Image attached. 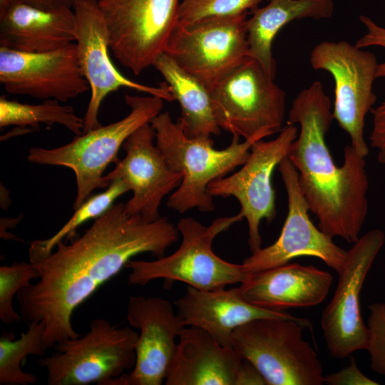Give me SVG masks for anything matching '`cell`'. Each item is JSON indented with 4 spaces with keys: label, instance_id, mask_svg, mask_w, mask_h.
I'll use <instances>...</instances> for the list:
<instances>
[{
    "label": "cell",
    "instance_id": "6da1fadb",
    "mask_svg": "<svg viewBox=\"0 0 385 385\" xmlns=\"http://www.w3.org/2000/svg\"><path fill=\"white\" fill-rule=\"evenodd\" d=\"M179 234L166 217L148 222L129 213L125 203L113 204L81 237L61 241L49 255L30 262L38 278L16 295L22 320L45 322L48 349L79 337L71 323L74 310L132 257L145 252L163 257Z\"/></svg>",
    "mask_w": 385,
    "mask_h": 385
},
{
    "label": "cell",
    "instance_id": "7a4b0ae2",
    "mask_svg": "<svg viewBox=\"0 0 385 385\" xmlns=\"http://www.w3.org/2000/svg\"><path fill=\"white\" fill-rule=\"evenodd\" d=\"M330 99L314 81L294 99L287 124L299 125L288 158L298 173L299 188L318 227L331 237L354 243L368 211V176L364 158L351 144L338 167L326 143L334 120Z\"/></svg>",
    "mask_w": 385,
    "mask_h": 385
},
{
    "label": "cell",
    "instance_id": "3957f363",
    "mask_svg": "<svg viewBox=\"0 0 385 385\" xmlns=\"http://www.w3.org/2000/svg\"><path fill=\"white\" fill-rule=\"evenodd\" d=\"M150 123L155 132L156 145L167 165L183 174L180 185L169 197L167 206L180 213L194 208L205 212L214 211L208 185L242 165L256 141L240 142V138L233 136L227 147L215 149L212 138L187 136L168 111L160 113Z\"/></svg>",
    "mask_w": 385,
    "mask_h": 385
},
{
    "label": "cell",
    "instance_id": "277c9868",
    "mask_svg": "<svg viewBox=\"0 0 385 385\" xmlns=\"http://www.w3.org/2000/svg\"><path fill=\"white\" fill-rule=\"evenodd\" d=\"M130 113L121 120L76 135L60 147L46 149L33 147L29 161L40 164L64 166L75 174L76 196L73 208L77 209L97 188H108L103 172L111 163H116L118 153L125 140L137 129L150 120L163 108V101L154 96H125Z\"/></svg>",
    "mask_w": 385,
    "mask_h": 385
},
{
    "label": "cell",
    "instance_id": "5b68a950",
    "mask_svg": "<svg viewBox=\"0 0 385 385\" xmlns=\"http://www.w3.org/2000/svg\"><path fill=\"white\" fill-rule=\"evenodd\" d=\"M242 220L237 214L218 217L207 226L191 217L180 219L176 225L182 242L177 250L155 261L130 260L125 266L131 270L128 284L143 286L163 279L168 282H183L202 290H214L242 283L250 274L242 264L222 260L212 248L219 234Z\"/></svg>",
    "mask_w": 385,
    "mask_h": 385
},
{
    "label": "cell",
    "instance_id": "8992f818",
    "mask_svg": "<svg viewBox=\"0 0 385 385\" xmlns=\"http://www.w3.org/2000/svg\"><path fill=\"white\" fill-rule=\"evenodd\" d=\"M305 327L279 318H260L236 328L231 346L252 364L267 385H322V363L303 339Z\"/></svg>",
    "mask_w": 385,
    "mask_h": 385
},
{
    "label": "cell",
    "instance_id": "52a82bcc",
    "mask_svg": "<svg viewBox=\"0 0 385 385\" xmlns=\"http://www.w3.org/2000/svg\"><path fill=\"white\" fill-rule=\"evenodd\" d=\"M218 125L233 136L260 140L280 132L285 92L251 57L210 89Z\"/></svg>",
    "mask_w": 385,
    "mask_h": 385
},
{
    "label": "cell",
    "instance_id": "ba28073f",
    "mask_svg": "<svg viewBox=\"0 0 385 385\" xmlns=\"http://www.w3.org/2000/svg\"><path fill=\"white\" fill-rule=\"evenodd\" d=\"M89 327L86 335L58 342L56 352L38 361L48 385H103L134 367L138 332L103 319L92 320Z\"/></svg>",
    "mask_w": 385,
    "mask_h": 385
},
{
    "label": "cell",
    "instance_id": "9c48e42d",
    "mask_svg": "<svg viewBox=\"0 0 385 385\" xmlns=\"http://www.w3.org/2000/svg\"><path fill=\"white\" fill-rule=\"evenodd\" d=\"M309 61L314 70L332 76L334 119L349 135L357 153L365 158L369 152L364 135L365 118L376 101L373 91L379 64L376 56L344 41H324L312 49Z\"/></svg>",
    "mask_w": 385,
    "mask_h": 385
},
{
    "label": "cell",
    "instance_id": "30bf717a",
    "mask_svg": "<svg viewBox=\"0 0 385 385\" xmlns=\"http://www.w3.org/2000/svg\"><path fill=\"white\" fill-rule=\"evenodd\" d=\"M179 0H98L113 56L135 75L153 66L178 24Z\"/></svg>",
    "mask_w": 385,
    "mask_h": 385
},
{
    "label": "cell",
    "instance_id": "8fae6325",
    "mask_svg": "<svg viewBox=\"0 0 385 385\" xmlns=\"http://www.w3.org/2000/svg\"><path fill=\"white\" fill-rule=\"evenodd\" d=\"M247 14L177 25L165 53L210 89L249 56Z\"/></svg>",
    "mask_w": 385,
    "mask_h": 385
},
{
    "label": "cell",
    "instance_id": "7c38bea8",
    "mask_svg": "<svg viewBox=\"0 0 385 385\" xmlns=\"http://www.w3.org/2000/svg\"><path fill=\"white\" fill-rule=\"evenodd\" d=\"M299 133L295 125L287 124L273 140L255 142L242 167L235 173L210 183L212 197H234L240 205L237 213L248 225V245L251 253L262 248L260 224L275 217V194L272 184L273 172L287 157Z\"/></svg>",
    "mask_w": 385,
    "mask_h": 385
},
{
    "label": "cell",
    "instance_id": "4fadbf2b",
    "mask_svg": "<svg viewBox=\"0 0 385 385\" xmlns=\"http://www.w3.org/2000/svg\"><path fill=\"white\" fill-rule=\"evenodd\" d=\"M286 189L288 212L277 240L247 257L242 265L248 273H254L289 263L298 257H314L322 260L340 274L349 260L348 250L337 246L332 237L315 227L298 183V173L288 157L278 165Z\"/></svg>",
    "mask_w": 385,
    "mask_h": 385
},
{
    "label": "cell",
    "instance_id": "5bb4252c",
    "mask_svg": "<svg viewBox=\"0 0 385 385\" xmlns=\"http://www.w3.org/2000/svg\"><path fill=\"white\" fill-rule=\"evenodd\" d=\"M73 10L76 22V45L82 73L89 84L91 98L83 118V133L101 126L98 112L103 99L121 88L133 89L162 98L175 101L168 83L151 86L133 81L115 68L109 55V33L98 0H75Z\"/></svg>",
    "mask_w": 385,
    "mask_h": 385
},
{
    "label": "cell",
    "instance_id": "9a60e30c",
    "mask_svg": "<svg viewBox=\"0 0 385 385\" xmlns=\"http://www.w3.org/2000/svg\"><path fill=\"white\" fill-rule=\"evenodd\" d=\"M384 242V232L373 229L360 237L348 250L346 267L339 274L334 295L321 317L327 348L334 358L342 359L356 351L366 349L369 332L361 314L360 293Z\"/></svg>",
    "mask_w": 385,
    "mask_h": 385
},
{
    "label": "cell",
    "instance_id": "2e32d148",
    "mask_svg": "<svg viewBox=\"0 0 385 385\" xmlns=\"http://www.w3.org/2000/svg\"><path fill=\"white\" fill-rule=\"evenodd\" d=\"M0 83L11 94L63 103L90 88L79 66L75 43L43 53L0 47Z\"/></svg>",
    "mask_w": 385,
    "mask_h": 385
},
{
    "label": "cell",
    "instance_id": "e0dca14e",
    "mask_svg": "<svg viewBox=\"0 0 385 385\" xmlns=\"http://www.w3.org/2000/svg\"><path fill=\"white\" fill-rule=\"evenodd\" d=\"M126 318L131 327L140 330L135 366L129 374L103 385L162 384L176 350L175 339L185 327L172 304L158 297H130Z\"/></svg>",
    "mask_w": 385,
    "mask_h": 385
},
{
    "label": "cell",
    "instance_id": "ac0fdd59",
    "mask_svg": "<svg viewBox=\"0 0 385 385\" xmlns=\"http://www.w3.org/2000/svg\"><path fill=\"white\" fill-rule=\"evenodd\" d=\"M155 132L150 123L133 132L123 143L125 156L105 175L111 184L123 181L132 191L125 203L128 212L139 215L148 222L160 215L159 207L163 198L180 185L183 174L171 170L154 143Z\"/></svg>",
    "mask_w": 385,
    "mask_h": 385
},
{
    "label": "cell",
    "instance_id": "d6986e66",
    "mask_svg": "<svg viewBox=\"0 0 385 385\" xmlns=\"http://www.w3.org/2000/svg\"><path fill=\"white\" fill-rule=\"evenodd\" d=\"M174 304L185 327H199L225 346H231L232 334L236 328L257 319H292L305 328L311 329L312 326L307 319L248 302L241 297L237 287L202 290L188 285L185 293Z\"/></svg>",
    "mask_w": 385,
    "mask_h": 385
},
{
    "label": "cell",
    "instance_id": "ffe728a7",
    "mask_svg": "<svg viewBox=\"0 0 385 385\" xmlns=\"http://www.w3.org/2000/svg\"><path fill=\"white\" fill-rule=\"evenodd\" d=\"M332 275L312 265H285L251 273L237 287L241 297L256 306L277 311L321 304Z\"/></svg>",
    "mask_w": 385,
    "mask_h": 385
},
{
    "label": "cell",
    "instance_id": "44dd1931",
    "mask_svg": "<svg viewBox=\"0 0 385 385\" xmlns=\"http://www.w3.org/2000/svg\"><path fill=\"white\" fill-rule=\"evenodd\" d=\"M169 365L166 385H240L244 360L205 330L184 328Z\"/></svg>",
    "mask_w": 385,
    "mask_h": 385
},
{
    "label": "cell",
    "instance_id": "7402d4cb",
    "mask_svg": "<svg viewBox=\"0 0 385 385\" xmlns=\"http://www.w3.org/2000/svg\"><path fill=\"white\" fill-rule=\"evenodd\" d=\"M76 39L70 8L43 9L19 0L0 14V47L43 53L60 49Z\"/></svg>",
    "mask_w": 385,
    "mask_h": 385
},
{
    "label": "cell",
    "instance_id": "603a6c76",
    "mask_svg": "<svg viewBox=\"0 0 385 385\" xmlns=\"http://www.w3.org/2000/svg\"><path fill=\"white\" fill-rule=\"evenodd\" d=\"M333 11L332 0H269L265 6L252 11L251 17L246 20L249 56L274 78L276 62L272 46L282 28L301 19H327Z\"/></svg>",
    "mask_w": 385,
    "mask_h": 385
},
{
    "label": "cell",
    "instance_id": "cb8c5ba5",
    "mask_svg": "<svg viewBox=\"0 0 385 385\" xmlns=\"http://www.w3.org/2000/svg\"><path fill=\"white\" fill-rule=\"evenodd\" d=\"M153 66L168 83L180 107L178 121L185 135L192 138H211L221 128L216 120L210 89L186 72L166 53L156 58Z\"/></svg>",
    "mask_w": 385,
    "mask_h": 385
},
{
    "label": "cell",
    "instance_id": "d4e9b609",
    "mask_svg": "<svg viewBox=\"0 0 385 385\" xmlns=\"http://www.w3.org/2000/svg\"><path fill=\"white\" fill-rule=\"evenodd\" d=\"M46 324L43 321L29 323L26 332L14 339L12 332H4L0 337V384L28 385L36 384L39 379L34 374L24 372L21 365L29 355L43 356L48 349L44 342Z\"/></svg>",
    "mask_w": 385,
    "mask_h": 385
},
{
    "label": "cell",
    "instance_id": "484cf974",
    "mask_svg": "<svg viewBox=\"0 0 385 385\" xmlns=\"http://www.w3.org/2000/svg\"><path fill=\"white\" fill-rule=\"evenodd\" d=\"M64 126L76 135L83 133L84 120L76 115L70 106H62L55 99L44 100L40 104H28L0 98V127L30 126L38 128L40 124Z\"/></svg>",
    "mask_w": 385,
    "mask_h": 385
},
{
    "label": "cell",
    "instance_id": "4316f807",
    "mask_svg": "<svg viewBox=\"0 0 385 385\" xmlns=\"http://www.w3.org/2000/svg\"><path fill=\"white\" fill-rule=\"evenodd\" d=\"M128 191H130L129 188L123 181L114 180L104 192L88 197L53 236L45 240H35L31 243L29 250L30 262L49 255L59 242L65 237H72L76 229L84 222L101 216L118 197Z\"/></svg>",
    "mask_w": 385,
    "mask_h": 385
},
{
    "label": "cell",
    "instance_id": "83f0119b",
    "mask_svg": "<svg viewBox=\"0 0 385 385\" xmlns=\"http://www.w3.org/2000/svg\"><path fill=\"white\" fill-rule=\"evenodd\" d=\"M38 278V274L31 262H15L0 267V318L5 324L22 319L14 309L13 298L20 290L30 286L32 279Z\"/></svg>",
    "mask_w": 385,
    "mask_h": 385
},
{
    "label": "cell",
    "instance_id": "f1b7e54d",
    "mask_svg": "<svg viewBox=\"0 0 385 385\" xmlns=\"http://www.w3.org/2000/svg\"><path fill=\"white\" fill-rule=\"evenodd\" d=\"M263 0H182L177 25H186L201 19L229 17L253 11Z\"/></svg>",
    "mask_w": 385,
    "mask_h": 385
},
{
    "label": "cell",
    "instance_id": "f546056e",
    "mask_svg": "<svg viewBox=\"0 0 385 385\" xmlns=\"http://www.w3.org/2000/svg\"><path fill=\"white\" fill-rule=\"evenodd\" d=\"M367 319L370 367L385 377V302H374L369 306Z\"/></svg>",
    "mask_w": 385,
    "mask_h": 385
},
{
    "label": "cell",
    "instance_id": "4dcf8cb0",
    "mask_svg": "<svg viewBox=\"0 0 385 385\" xmlns=\"http://www.w3.org/2000/svg\"><path fill=\"white\" fill-rule=\"evenodd\" d=\"M360 21L366 28V33L356 42L358 48L380 46L385 48V28L377 25L371 19L366 16H359ZM377 78H385V61L379 63L376 73Z\"/></svg>",
    "mask_w": 385,
    "mask_h": 385
},
{
    "label": "cell",
    "instance_id": "1f68e13d",
    "mask_svg": "<svg viewBox=\"0 0 385 385\" xmlns=\"http://www.w3.org/2000/svg\"><path fill=\"white\" fill-rule=\"evenodd\" d=\"M329 385H377L376 381L364 375L357 366L354 359H351L348 366L324 377V384Z\"/></svg>",
    "mask_w": 385,
    "mask_h": 385
},
{
    "label": "cell",
    "instance_id": "d6a6232c",
    "mask_svg": "<svg viewBox=\"0 0 385 385\" xmlns=\"http://www.w3.org/2000/svg\"><path fill=\"white\" fill-rule=\"evenodd\" d=\"M373 128L369 137L371 145L377 152L378 161L385 168V98L371 110Z\"/></svg>",
    "mask_w": 385,
    "mask_h": 385
},
{
    "label": "cell",
    "instance_id": "836d02e7",
    "mask_svg": "<svg viewBox=\"0 0 385 385\" xmlns=\"http://www.w3.org/2000/svg\"><path fill=\"white\" fill-rule=\"evenodd\" d=\"M43 9H73L75 0H19Z\"/></svg>",
    "mask_w": 385,
    "mask_h": 385
},
{
    "label": "cell",
    "instance_id": "e575fe53",
    "mask_svg": "<svg viewBox=\"0 0 385 385\" xmlns=\"http://www.w3.org/2000/svg\"><path fill=\"white\" fill-rule=\"evenodd\" d=\"M14 0H0V14L4 12Z\"/></svg>",
    "mask_w": 385,
    "mask_h": 385
}]
</instances>
